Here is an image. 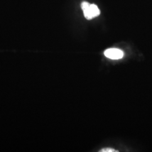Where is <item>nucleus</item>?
<instances>
[{
  "instance_id": "obj_1",
  "label": "nucleus",
  "mask_w": 152,
  "mask_h": 152,
  "mask_svg": "<svg viewBox=\"0 0 152 152\" xmlns=\"http://www.w3.org/2000/svg\"><path fill=\"white\" fill-rule=\"evenodd\" d=\"M81 8L83 14L87 20H91L100 15V11L98 6L95 4H90L87 2H83L81 4Z\"/></svg>"
},
{
  "instance_id": "obj_2",
  "label": "nucleus",
  "mask_w": 152,
  "mask_h": 152,
  "mask_svg": "<svg viewBox=\"0 0 152 152\" xmlns=\"http://www.w3.org/2000/svg\"><path fill=\"white\" fill-rule=\"evenodd\" d=\"M104 55L109 59L118 60L124 57V53L120 49L111 48L107 49L104 51Z\"/></svg>"
},
{
  "instance_id": "obj_3",
  "label": "nucleus",
  "mask_w": 152,
  "mask_h": 152,
  "mask_svg": "<svg viewBox=\"0 0 152 152\" xmlns=\"http://www.w3.org/2000/svg\"><path fill=\"white\" fill-rule=\"evenodd\" d=\"M100 152H117L118 151H115L112 148H104L102 150H101Z\"/></svg>"
}]
</instances>
